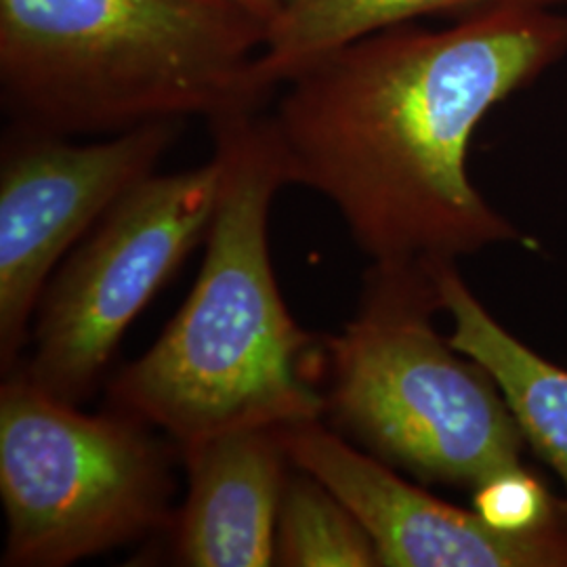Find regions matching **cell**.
Returning <instances> with one entry per match:
<instances>
[{
	"label": "cell",
	"mask_w": 567,
	"mask_h": 567,
	"mask_svg": "<svg viewBox=\"0 0 567 567\" xmlns=\"http://www.w3.org/2000/svg\"><path fill=\"white\" fill-rule=\"evenodd\" d=\"M567 55V18L498 4L442 30L398 25L282 82L265 116L286 182L337 208L370 264L456 261L524 244L468 177L487 114Z\"/></svg>",
	"instance_id": "6da1fadb"
},
{
	"label": "cell",
	"mask_w": 567,
	"mask_h": 567,
	"mask_svg": "<svg viewBox=\"0 0 567 567\" xmlns=\"http://www.w3.org/2000/svg\"><path fill=\"white\" fill-rule=\"evenodd\" d=\"M221 164L198 280L158 341L105 385L107 404L177 450L234 429L324 419V337L297 324L269 255V210L286 182L269 122H210Z\"/></svg>",
	"instance_id": "7a4b0ae2"
},
{
	"label": "cell",
	"mask_w": 567,
	"mask_h": 567,
	"mask_svg": "<svg viewBox=\"0 0 567 567\" xmlns=\"http://www.w3.org/2000/svg\"><path fill=\"white\" fill-rule=\"evenodd\" d=\"M265 32L227 0H0L2 102L65 137L259 112Z\"/></svg>",
	"instance_id": "3957f363"
},
{
	"label": "cell",
	"mask_w": 567,
	"mask_h": 567,
	"mask_svg": "<svg viewBox=\"0 0 567 567\" xmlns=\"http://www.w3.org/2000/svg\"><path fill=\"white\" fill-rule=\"evenodd\" d=\"M431 264H370L360 305L324 337V419L423 484L465 487L529 471L526 435L486 368L442 337Z\"/></svg>",
	"instance_id": "277c9868"
},
{
	"label": "cell",
	"mask_w": 567,
	"mask_h": 567,
	"mask_svg": "<svg viewBox=\"0 0 567 567\" xmlns=\"http://www.w3.org/2000/svg\"><path fill=\"white\" fill-rule=\"evenodd\" d=\"M177 446L107 408L84 414L20 372L0 386L4 567H65L166 534Z\"/></svg>",
	"instance_id": "5b68a950"
},
{
	"label": "cell",
	"mask_w": 567,
	"mask_h": 567,
	"mask_svg": "<svg viewBox=\"0 0 567 567\" xmlns=\"http://www.w3.org/2000/svg\"><path fill=\"white\" fill-rule=\"evenodd\" d=\"M219 177L213 154L131 187L51 276L16 372L74 405L107 383L124 332L204 243Z\"/></svg>",
	"instance_id": "8992f818"
},
{
	"label": "cell",
	"mask_w": 567,
	"mask_h": 567,
	"mask_svg": "<svg viewBox=\"0 0 567 567\" xmlns=\"http://www.w3.org/2000/svg\"><path fill=\"white\" fill-rule=\"evenodd\" d=\"M179 122L68 142L20 126L0 158V372L23 362L42 292L61 261L137 183L156 173Z\"/></svg>",
	"instance_id": "52a82bcc"
},
{
	"label": "cell",
	"mask_w": 567,
	"mask_h": 567,
	"mask_svg": "<svg viewBox=\"0 0 567 567\" xmlns=\"http://www.w3.org/2000/svg\"><path fill=\"white\" fill-rule=\"evenodd\" d=\"M276 431L290 465L322 482L362 524L381 567H567L564 508L540 526H494L412 484L324 419Z\"/></svg>",
	"instance_id": "ba28073f"
},
{
	"label": "cell",
	"mask_w": 567,
	"mask_h": 567,
	"mask_svg": "<svg viewBox=\"0 0 567 567\" xmlns=\"http://www.w3.org/2000/svg\"><path fill=\"white\" fill-rule=\"evenodd\" d=\"M187 492L168 527L177 566H276L290 461L276 429H234L179 452Z\"/></svg>",
	"instance_id": "9c48e42d"
},
{
	"label": "cell",
	"mask_w": 567,
	"mask_h": 567,
	"mask_svg": "<svg viewBox=\"0 0 567 567\" xmlns=\"http://www.w3.org/2000/svg\"><path fill=\"white\" fill-rule=\"evenodd\" d=\"M450 343L484 365L526 435L527 447L559 477L567 519V368L555 364L508 332L463 280L456 261L431 264Z\"/></svg>",
	"instance_id": "30bf717a"
},
{
	"label": "cell",
	"mask_w": 567,
	"mask_h": 567,
	"mask_svg": "<svg viewBox=\"0 0 567 567\" xmlns=\"http://www.w3.org/2000/svg\"><path fill=\"white\" fill-rule=\"evenodd\" d=\"M561 0H282L267 23L257 82L265 100L290 76L344 44L440 13H473L498 4Z\"/></svg>",
	"instance_id": "8fae6325"
},
{
	"label": "cell",
	"mask_w": 567,
	"mask_h": 567,
	"mask_svg": "<svg viewBox=\"0 0 567 567\" xmlns=\"http://www.w3.org/2000/svg\"><path fill=\"white\" fill-rule=\"evenodd\" d=\"M276 566L377 567L362 524L313 475L292 466L276 526Z\"/></svg>",
	"instance_id": "7c38bea8"
},
{
	"label": "cell",
	"mask_w": 567,
	"mask_h": 567,
	"mask_svg": "<svg viewBox=\"0 0 567 567\" xmlns=\"http://www.w3.org/2000/svg\"><path fill=\"white\" fill-rule=\"evenodd\" d=\"M227 2L240 7L252 18L264 21L265 25L276 18V13L280 11V4H282V0H227Z\"/></svg>",
	"instance_id": "4fadbf2b"
}]
</instances>
